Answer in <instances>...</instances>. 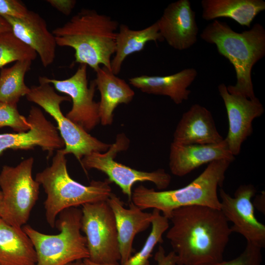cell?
Wrapping results in <instances>:
<instances>
[{
  "mask_svg": "<svg viewBox=\"0 0 265 265\" xmlns=\"http://www.w3.org/2000/svg\"><path fill=\"white\" fill-rule=\"evenodd\" d=\"M166 237L177 265H206L221 262L232 233L219 209L191 206L173 210Z\"/></svg>",
  "mask_w": 265,
  "mask_h": 265,
  "instance_id": "obj_1",
  "label": "cell"
},
{
  "mask_svg": "<svg viewBox=\"0 0 265 265\" xmlns=\"http://www.w3.org/2000/svg\"><path fill=\"white\" fill-rule=\"evenodd\" d=\"M119 24L94 9H82L63 25L54 29L57 46L75 51V62L94 71L101 65L111 70Z\"/></svg>",
  "mask_w": 265,
  "mask_h": 265,
  "instance_id": "obj_2",
  "label": "cell"
},
{
  "mask_svg": "<svg viewBox=\"0 0 265 265\" xmlns=\"http://www.w3.org/2000/svg\"><path fill=\"white\" fill-rule=\"evenodd\" d=\"M200 37L214 44L219 53L233 65L237 81L227 86L231 94L249 99L255 96L251 72L254 65L265 55V29L255 24L247 30L238 32L225 22L214 20L202 30Z\"/></svg>",
  "mask_w": 265,
  "mask_h": 265,
  "instance_id": "obj_3",
  "label": "cell"
},
{
  "mask_svg": "<svg viewBox=\"0 0 265 265\" xmlns=\"http://www.w3.org/2000/svg\"><path fill=\"white\" fill-rule=\"evenodd\" d=\"M232 161L215 160L186 186L176 189L156 191L140 185L132 190L131 201L142 210L156 209L169 218L176 209L203 206L219 209L217 189L222 187L225 173Z\"/></svg>",
  "mask_w": 265,
  "mask_h": 265,
  "instance_id": "obj_4",
  "label": "cell"
},
{
  "mask_svg": "<svg viewBox=\"0 0 265 265\" xmlns=\"http://www.w3.org/2000/svg\"><path fill=\"white\" fill-rule=\"evenodd\" d=\"M66 156L62 149L57 150L51 164L37 173L35 179L47 194L44 203L45 216L53 228L57 216L64 210L106 201L112 193L111 183L107 178L92 180L88 186L73 179L67 170Z\"/></svg>",
  "mask_w": 265,
  "mask_h": 265,
  "instance_id": "obj_5",
  "label": "cell"
},
{
  "mask_svg": "<svg viewBox=\"0 0 265 265\" xmlns=\"http://www.w3.org/2000/svg\"><path fill=\"white\" fill-rule=\"evenodd\" d=\"M58 215L55 224L58 234H45L29 225L22 228L36 252L34 265H66L89 258L86 238L81 233V210L71 207Z\"/></svg>",
  "mask_w": 265,
  "mask_h": 265,
  "instance_id": "obj_6",
  "label": "cell"
},
{
  "mask_svg": "<svg viewBox=\"0 0 265 265\" xmlns=\"http://www.w3.org/2000/svg\"><path fill=\"white\" fill-rule=\"evenodd\" d=\"M38 85L30 88L27 100L49 114L56 121L57 129L64 142L62 149L66 155L73 154L79 161L92 152H105L111 144L104 142L90 134L64 115L60 108L63 102L71 101L68 96L57 94L51 84L39 78Z\"/></svg>",
  "mask_w": 265,
  "mask_h": 265,
  "instance_id": "obj_7",
  "label": "cell"
},
{
  "mask_svg": "<svg viewBox=\"0 0 265 265\" xmlns=\"http://www.w3.org/2000/svg\"><path fill=\"white\" fill-rule=\"evenodd\" d=\"M130 143L126 134L120 133L106 152H92L80 161L84 171L94 169L106 174L108 181L117 185L127 196L129 202H131L132 187L135 183L150 182L161 190L169 186L171 180V176L164 169L150 172L141 171L115 161L117 154L126 151Z\"/></svg>",
  "mask_w": 265,
  "mask_h": 265,
  "instance_id": "obj_8",
  "label": "cell"
},
{
  "mask_svg": "<svg viewBox=\"0 0 265 265\" xmlns=\"http://www.w3.org/2000/svg\"><path fill=\"white\" fill-rule=\"evenodd\" d=\"M34 159L28 158L16 166L4 165L0 173L3 215L9 224L22 228L28 221L38 199L40 184L32 176Z\"/></svg>",
  "mask_w": 265,
  "mask_h": 265,
  "instance_id": "obj_9",
  "label": "cell"
},
{
  "mask_svg": "<svg viewBox=\"0 0 265 265\" xmlns=\"http://www.w3.org/2000/svg\"><path fill=\"white\" fill-rule=\"evenodd\" d=\"M81 210V231L86 239L88 259L97 264L120 265L116 224L107 201L84 204Z\"/></svg>",
  "mask_w": 265,
  "mask_h": 265,
  "instance_id": "obj_10",
  "label": "cell"
},
{
  "mask_svg": "<svg viewBox=\"0 0 265 265\" xmlns=\"http://www.w3.org/2000/svg\"><path fill=\"white\" fill-rule=\"evenodd\" d=\"M87 67L85 64H80L75 73L65 80L41 76L39 78L53 84L57 91L66 94L70 98L72 106L65 116L88 132L94 129L100 121L99 103L94 99L96 86L94 80L88 86Z\"/></svg>",
  "mask_w": 265,
  "mask_h": 265,
  "instance_id": "obj_11",
  "label": "cell"
},
{
  "mask_svg": "<svg viewBox=\"0 0 265 265\" xmlns=\"http://www.w3.org/2000/svg\"><path fill=\"white\" fill-rule=\"evenodd\" d=\"M256 189L252 184L241 185L232 197L223 189L219 190L220 211L228 222L232 233L242 236L246 242L260 247H265V226L258 221L254 213L252 202Z\"/></svg>",
  "mask_w": 265,
  "mask_h": 265,
  "instance_id": "obj_12",
  "label": "cell"
},
{
  "mask_svg": "<svg viewBox=\"0 0 265 265\" xmlns=\"http://www.w3.org/2000/svg\"><path fill=\"white\" fill-rule=\"evenodd\" d=\"M218 90L225 106L229 123L227 135L224 139L232 154L237 156L243 142L252 133L254 119L260 117L265 109L257 97L249 99L231 94L224 83L218 85Z\"/></svg>",
  "mask_w": 265,
  "mask_h": 265,
  "instance_id": "obj_13",
  "label": "cell"
},
{
  "mask_svg": "<svg viewBox=\"0 0 265 265\" xmlns=\"http://www.w3.org/2000/svg\"><path fill=\"white\" fill-rule=\"evenodd\" d=\"M30 125L28 131L0 134V155L7 149L30 150L36 146L48 152L64 148V142L57 128L45 116L40 108L32 106L26 118Z\"/></svg>",
  "mask_w": 265,
  "mask_h": 265,
  "instance_id": "obj_14",
  "label": "cell"
},
{
  "mask_svg": "<svg viewBox=\"0 0 265 265\" xmlns=\"http://www.w3.org/2000/svg\"><path fill=\"white\" fill-rule=\"evenodd\" d=\"M156 22L163 40L175 50L188 49L197 41L199 29L189 0L170 3Z\"/></svg>",
  "mask_w": 265,
  "mask_h": 265,
  "instance_id": "obj_15",
  "label": "cell"
},
{
  "mask_svg": "<svg viewBox=\"0 0 265 265\" xmlns=\"http://www.w3.org/2000/svg\"><path fill=\"white\" fill-rule=\"evenodd\" d=\"M2 17L10 25L16 38L36 53L44 67L54 62L57 46L55 39L48 30L46 21L39 14L28 10L22 18Z\"/></svg>",
  "mask_w": 265,
  "mask_h": 265,
  "instance_id": "obj_16",
  "label": "cell"
},
{
  "mask_svg": "<svg viewBox=\"0 0 265 265\" xmlns=\"http://www.w3.org/2000/svg\"><path fill=\"white\" fill-rule=\"evenodd\" d=\"M115 219L120 253V265L126 262L134 252L135 236L145 231L151 224L152 212H144L132 201L129 208L115 194L111 193L107 200Z\"/></svg>",
  "mask_w": 265,
  "mask_h": 265,
  "instance_id": "obj_17",
  "label": "cell"
},
{
  "mask_svg": "<svg viewBox=\"0 0 265 265\" xmlns=\"http://www.w3.org/2000/svg\"><path fill=\"white\" fill-rule=\"evenodd\" d=\"M235 158L229 151L224 139L210 144L183 145L172 142L170 147L169 166L175 176H186L199 166L215 160Z\"/></svg>",
  "mask_w": 265,
  "mask_h": 265,
  "instance_id": "obj_18",
  "label": "cell"
},
{
  "mask_svg": "<svg viewBox=\"0 0 265 265\" xmlns=\"http://www.w3.org/2000/svg\"><path fill=\"white\" fill-rule=\"evenodd\" d=\"M223 140L211 111L195 104L183 114L174 131L173 142L183 145L210 144L219 143Z\"/></svg>",
  "mask_w": 265,
  "mask_h": 265,
  "instance_id": "obj_19",
  "label": "cell"
},
{
  "mask_svg": "<svg viewBox=\"0 0 265 265\" xmlns=\"http://www.w3.org/2000/svg\"><path fill=\"white\" fill-rule=\"evenodd\" d=\"M197 76L195 68L184 69L167 76L141 75L131 78L129 83L143 93L169 97L176 104L186 101L191 93L188 89Z\"/></svg>",
  "mask_w": 265,
  "mask_h": 265,
  "instance_id": "obj_20",
  "label": "cell"
},
{
  "mask_svg": "<svg viewBox=\"0 0 265 265\" xmlns=\"http://www.w3.org/2000/svg\"><path fill=\"white\" fill-rule=\"evenodd\" d=\"M94 71L96 78L94 80L100 94L98 102L100 123L104 126L111 125L115 108L120 104L131 102L135 93L124 80L108 68L100 66Z\"/></svg>",
  "mask_w": 265,
  "mask_h": 265,
  "instance_id": "obj_21",
  "label": "cell"
},
{
  "mask_svg": "<svg viewBox=\"0 0 265 265\" xmlns=\"http://www.w3.org/2000/svg\"><path fill=\"white\" fill-rule=\"evenodd\" d=\"M36 260L33 244L22 228L0 217V265H34Z\"/></svg>",
  "mask_w": 265,
  "mask_h": 265,
  "instance_id": "obj_22",
  "label": "cell"
},
{
  "mask_svg": "<svg viewBox=\"0 0 265 265\" xmlns=\"http://www.w3.org/2000/svg\"><path fill=\"white\" fill-rule=\"evenodd\" d=\"M201 4L204 20L228 18L249 28L256 16L265 10L263 0H202Z\"/></svg>",
  "mask_w": 265,
  "mask_h": 265,
  "instance_id": "obj_23",
  "label": "cell"
},
{
  "mask_svg": "<svg viewBox=\"0 0 265 265\" xmlns=\"http://www.w3.org/2000/svg\"><path fill=\"white\" fill-rule=\"evenodd\" d=\"M157 22L141 29H131L119 25L115 39V52L111 60V71L118 75L125 59L130 55L143 50L147 42L162 41Z\"/></svg>",
  "mask_w": 265,
  "mask_h": 265,
  "instance_id": "obj_24",
  "label": "cell"
},
{
  "mask_svg": "<svg viewBox=\"0 0 265 265\" xmlns=\"http://www.w3.org/2000/svg\"><path fill=\"white\" fill-rule=\"evenodd\" d=\"M32 61L20 60L0 71V102L17 106L20 98L26 96L30 88L25 82L26 73L30 69Z\"/></svg>",
  "mask_w": 265,
  "mask_h": 265,
  "instance_id": "obj_25",
  "label": "cell"
},
{
  "mask_svg": "<svg viewBox=\"0 0 265 265\" xmlns=\"http://www.w3.org/2000/svg\"><path fill=\"white\" fill-rule=\"evenodd\" d=\"M157 209L152 212L151 231L141 249L124 264L120 265H150L149 259L155 247L163 242L162 236L169 228V219Z\"/></svg>",
  "mask_w": 265,
  "mask_h": 265,
  "instance_id": "obj_26",
  "label": "cell"
},
{
  "mask_svg": "<svg viewBox=\"0 0 265 265\" xmlns=\"http://www.w3.org/2000/svg\"><path fill=\"white\" fill-rule=\"evenodd\" d=\"M36 53L19 40L12 31L0 34V69L11 62L34 60Z\"/></svg>",
  "mask_w": 265,
  "mask_h": 265,
  "instance_id": "obj_27",
  "label": "cell"
},
{
  "mask_svg": "<svg viewBox=\"0 0 265 265\" xmlns=\"http://www.w3.org/2000/svg\"><path fill=\"white\" fill-rule=\"evenodd\" d=\"M9 127L17 132H26L30 128L26 118L21 115L17 106L0 102V128Z\"/></svg>",
  "mask_w": 265,
  "mask_h": 265,
  "instance_id": "obj_28",
  "label": "cell"
},
{
  "mask_svg": "<svg viewBox=\"0 0 265 265\" xmlns=\"http://www.w3.org/2000/svg\"><path fill=\"white\" fill-rule=\"evenodd\" d=\"M262 249L259 246L247 242L244 250L236 258L228 261L223 260L206 265H262Z\"/></svg>",
  "mask_w": 265,
  "mask_h": 265,
  "instance_id": "obj_29",
  "label": "cell"
},
{
  "mask_svg": "<svg viewBox=\"0 0 265 265\" xmlns=\"http://www.w3.org/2000/svg\"><path fill=\"white\" fill-rule=\"evenodd\" d=\"M28 9L21 1L18 0H0V16L15 18L25 17Z\"/></svg>",
  "mask_w": 265,
  "mask_h": 265,
  "instance_id": "obj_30",
  "label": "cell"
},
{
  "mask_svg": "<svg viewBox=\"0 0 265 265\" xmlns=\"http://www.w3.org/2000/svg\"><path fill=\"white\" fill-rule=\"evenodd\" d=\"M154 259L157 265H177L176 256L175 253L171 251L166 254L161 245H159L158 249L156 252Z\"/></svg>",
  "mask_w": 265,
  "mask_h": 265,
  "instance_id": "obj_31",
  "label": "cell"
},
{
  "mask_svg": "<svg viewBox=\"0 0 265 265\" xmlns=\"http://www.w3.org/2000/svg\"><path fill=\"white\" fill-rule=\"evenodd\" d=\"M47 1L53 8L64 15H69L77 3L75 0H48Z\"/></svg>",
  "mask_w": 265,
  "mask_h": 265,
  "instance_id": "obj_32",
  "label": "cell"
},
{
  "mask_svg": "<svg viewBox=\"0 0 265 265\" xmlns=\"http://www.w3.org/2000/svg\"><path fill=\"white\" fill-rule=\"evenodd\" d=\"M263 202H265V191H262L261 194L256 196L253 205L254 208H257L262 212H264L265 207L263 206Z\"/></svg>",
  "mask_w": 265,
  "mask_h": 265,
  "instance_id": "obj_33",
  "label": "cell"
},
{
  "mask_svg": "<svg viewBox=\"0 0 265 265\" xmlns=\"http://www.w3.org/2000/svg\"><path fill=\"white\" fill-rule=\"evenodd\" d=\"M11 31V28L8 23L2 17L0 16V34Z\"/></svg>",
  "mask_w": 265,
  "mask_h": 265,
  "instance_id": "obj_34",
  "label": "cell"
},
{
  "mask_svg": "<svg viewBox=\"0 0 265 265\" xmlns=\"http://www.w3.org/2000/svg\"><path fill=\"white\" fill-rule=\"evenodd\" d=\"M3 215V195L1 190H0V217H2Z\"/></svg>",
  "mask_w": 265,
  "mask_h": 265,
  "instance_id": "obj_35",
  "label": "cell"
},
{
  "mask_svg": "<svg viewBox=\"0 0 265 265\" xmlns=\"http://www.w3.org/2000/svg\"><path fill=\"white\" fill-rule=\"evenodd\" d=\"M66 265H86L83 260H78L70 263Z\"/></svg>",
  "mask_w": 265,
  "mask_h": 265,
  "instance_id": "obj_36",
  "label": "cell"
},
{
  "mask_svg": "<svg viewBox=\"0 0 265 265\" xmlns=\"http://www.w3.org/2000/svg\"><path fill=\"white\" fill-rule=\"evenodd\" d=\"M83 261L86 265H101V264H95L91 262L88 259H84L83 260Z\"/></svg>",
  "mask_w": 265,
  "mask_h": 265,
  "instance_id": "obj_37",
  "label": "cell"
}]
</instances>
